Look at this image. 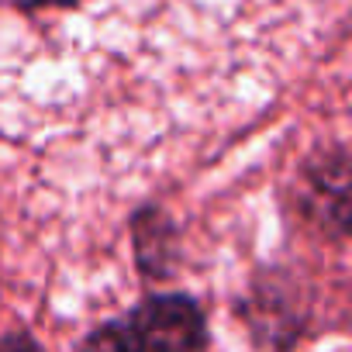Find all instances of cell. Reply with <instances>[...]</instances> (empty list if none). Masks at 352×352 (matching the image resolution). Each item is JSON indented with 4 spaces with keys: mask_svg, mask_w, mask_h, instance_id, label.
Segmentation results:
<instances>
[{
    "mask_svg": "<svg viewBox=\"0 0 352 352\" xmlns=\"http://www.w3.org/2000/svg\"><path fill=\"white\" fill-rule=\"evenodd\" d=\"M204 342V314L187 297H152L135 307L114 331L118 352H197Z\"/></svg>",
    "mask_w": 352,
    "mask_h": 352,
    "instance_id": "6da1fadb",
    "label": "cell"
},
{
    "mask_svg": "<svg viewBox=\"0 0 352 352\" xmlns=\"http://www.w3.org/2000/svg\"><path fill=\"white\" fill-rule=\"evenodd\" d=\"M0 352H42L28 335H14V338H8V342H0Z\"/></svg>",
    "mask_w": 352,
    "mask_h": 352,
    "instance_id": "7a4b0ae2",
    "label": "cell"
}]
</instances>
